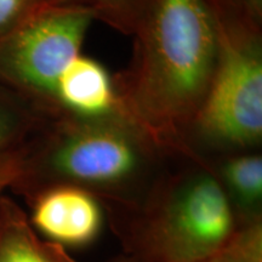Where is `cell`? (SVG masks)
Segmentation results:
<instances>
[{
	"mask_svg": "<svg viewBox=\"0 0 262 262\" xmlns=\"http://www.w3.org/2000/svg\"><path fill=\"white\" fill-rule=\"evenodd\" d=\"M130 64L114 75L120 111L173 156L210 86L215 26L206 0H148Z\"/></svg>",
	"mask_w": 262,
	"mask_h": 262,
	"instance_id": "1",
	"label": "cell"
},
{
	"mask_svg": "<svg viewBox=\"0 0 262 262\" xmlns=\"http://www.w3.org/2000/svg\"><path fill=\"white\" fill-rule=\"evenodd\" d=\"M51 117L38 143L22 145L21 172L11 188L26 198L50 186L71 185L97 196L107 212L130 211L178 157L122 112Z\"/></svg>",
	"mask_w": 262,
	"mask_h": 262,
	"instance_id": "2",
	"label": "cell"
},
{
	"mask_svg": "<svg viewBox=\"0 0 262 262\" xmlns=\"http://www.w3.org/2000/svg\"><path fill=\"white\" fill-rule=\"evenodd\" d=\"M131 262H203L224 249L239 226L204 160L173 158L142 204L107 212Z\"/></svg>",
	"mask_w": 262,
	"mask_h": 262,
	"instance_id": "3",
	"label": "cell"
},
{
	"mask_svg": "<svg viewBox=\"0 0 262 262\" xmlns=\"http://www.w3.org/2000/svg\"><path fill=\"white\" fill-rule=\"evenodd\" d=\"M206 3L215 26V67L186 137V156L205 160L261 150L262 29L257 6Z\"/></svg>",
	"mask_w": 262,
	"mask_h": 262,
	"instance_id": "4",
	"label": "cell"
},
{
	"mask_svg": "<svg viewBox=\"0 0 262 262\" xmlns=\"http://www.w3.org/2000/svg\"><path fill=\"white\" fill-rule=\"evenodd\" d=\"M95 19L85 9L45 6L33 11L0 39V79L56 114V88L62 74L81 55Z\"/></svg>",
	"mask_w": 262,
	"mask_h": 262,
	"instance_id": "5",
	"label": "cell"
},
{
	"mask_svg": "<svg viewBox=\"0 0 262 262\" xmlns=\"http://www.w3.org/2000/svg\"><path fill=\"white\" fill-rule=\"evenodd\" d=\"M28 221L45 241L66 250L84 249L98 241L108 225L103 203L83 188L55 185L27 196Z\"/></svg>",
	"mask_w": 262,
	"mask_h": 262,
	"instance_id": "6",
	"label": "cell"
},
{
	"mask_svg": "<svg viewBox=\"0 0 262 262\" xmlns=\"http://www.w3.org/2000/svg\"><path fill=\"white\" fill-rule=\"evenodd\" d=\"M55 102L56 114L94 118L122 112L114 75L85 55H79L62 74Z\"/></svg>",
	"mask_w": 262,
	"mask_h": 262,
	"instance_id": "7",
	"label": "cell"
},
{
	"mask_svg": "<svg viewBox=\"0 0 262 262\" xmlns=\"http://www.w3.org/2000/svg\"><path fill=\"white\" fill-rule=\"evenodd\" d=\"M204 162L220 183L238 224L262 220L261 150L231 153Z\"/></svg>",
	"mask_w": 262,
	"mask_h": 262,
	"instance_id": "8",
	"label": "cell"
},
{
	"mask_svg": "<svg viewBox=\"0 0 262 262\" xmlns=\"http://www.w3.org/2000/svg\"><path fill=\"white\" fill-rule=\"evenodd\" d=\"M0 262H79L60 245L45 241L29 224L27 212L0 199Z\"/></svg>",
	"mask_w": 262,
	"mask_h": 262,
	"instance_id": "9",
	"label": "cell"
},
{
	"mask_svg": "<svg viewBox=\"0 0 262 262\" xmlns=\"http://www.w3.org/2000/svg\"><path fill=\"white\" fill-rule=\"evenodd\" d=\"M148 0H51L50 6L85 9L125 35L136 31Z\"/></svg>",
	"mask_w": 262,
	"mask_h": 262,
	"instance_id": "10",
	"label": "cell"
},
{
	"mask_svg": "<svg viewBox=\"0 0 262 262\" xmlns=\"http://www.w3.org/2000/svg\"><path fill=\"white\" fill-rule=\"evenodd\" d=\"M34 123L35 116L21 95L0 89V155L21 145Z\"/></svg>",
	"mask_w": 262,
	"mask_h": 262,
	"instance_id": "11",
	"label": "cell"
},
{
	"mask_svg": "<svg viewBox=\"0 0 262 262\" xmlns=\"http://www.w3.org/2000/svg\"><path fill=\"white\" fill-rule=\"evenodd\" d=\"M214 257L220 262H262V220L239 225Z\"/></svg>",
	"mask_w": 262,
	"mask_h": 262,
	"instance_id": "12",
	"label": "cell"
},
{
	"mask_svg": "<svg viewBox=\"0 0 262 262\" xmlns=\"http://www.w3.org/2000/svg\"><path fill=\"white\" fill-rule=\"evenodd\" d=\"M32 0H0V39L27 18Z\"/></svg>",
	"mask_w": 262,
	"mask_h": 262,
	"instance_id": "13",
	"label": "cell"
},
{
	"mask_svg": "<svg viewBox=\"0 0 262 262\" xmlns=\"http://www.w3.org/2000/svg\"><path fill=\"white\" fill-rule=\"evenodd\" d=\"M22 164V145L0 155V199L6 188H11L19 172Z\"/></svg>",
	"mask_w": 262,
	"mask_h": 262,
	"instance_id": "14",
	"label": "cell"
},
{
	"mask_svg": "<svg viewBox=\"0 0 262 262\" xmlns=\"http://www.w3.org/2000/svg\"><path fill=\"white\" fill-rule=\"evenodd\" d=\"M108 262H131V261L126 256H124L123 254H120V255H118V256L113 257L112 260H110Z\"/></svg>",
	"mask_w": 262,
	"mask_h": 262,
	"instance_id": "15",
	"label": "cell"
},
{
	"mask_svg": "<svg viewBox=\"0 0 262 262\" xmlns=\"http://www.w3.org/2000/svg\"><path fill=\"white\" fill-rule=\"evenodd\" d=\"M203 262H220V261H219L217 258H216V257H211V258H209V260L203 261Z\"/></svg>",
	"mask_w": 262,
	"mask_h": 262,
	"instance_id": "16",
	"label": "cell"
},
{
	"mask_svg": "<svg viewBox=\"0 0 262 262\" xmlns=\"http://www.w3.org/2000/svg\"><path fill=\"white\" fill-rule=\"evenodd\" d=\"M249 2H251V3H253L254 5H257V0H249Z\"/></svg>",
	"mask_w": 262,
	"mask_h": 262,
	"instance_id": "17",
	"label": "cell"
}]
</instances>
